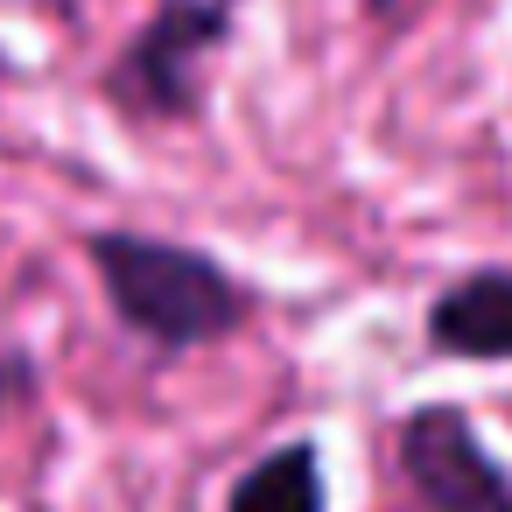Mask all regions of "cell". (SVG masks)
Returning a JSON list of instances; mask_svg holds the SVG:
<instances>
[{
  "mask_svg": "<svg viewBox=\"0 0 512 512\" xmlns=\"http://www.w3.org/2000/svg\"><path fill=\"white\" fill-rule=\"evenodd\" d=\"M400 477L428 512H512V470L456 400H428L393 428Z\"/></svg>",
  "mask_w": 512,
  "mask_h": 512,
  "instance_id": "3",
  "label": "cell"
},
{
  "mask_svg": "<svg viewBox=\"0 0 512 512\" xmlns=\"http://www.w3.org/2000/svg\"><path fill=\"white\" fill-rule=\"evenodd\" d=\"M225 512H330V484H323V449L309 435L274 442L260 463L239 470Z\"/></svg>",
  "mask_w": 512,
  "mask_h": 512,
  "instance_id": "5",
  "label": "cell"
},
{
  "mask_svg": "<svg viewBox=\"0 0 512 512\" xmlns=\"http://www.w3.org/2000/svg\"><path fill=\"white\" fill-rule=\"evenodd\" d=\"M400 8H407V0H365V15H379V22H393Z\"/></svg>",
  "mask_w": 512,
  "mask_h": 512,
  "instance_id": "6",
  "label": "cell"
},
{
  "mask_svg": "<svg viewBox=\"0 0 512 512\" xmlns=\"http://www.w3.org/2000/svg\"><path fill=\"white\" fill-rule=\"evenodd\" d=\"M428 351L463 365H512V267H470L428 302Z\"/></svg>",
  "mask_w": 512,
  "mask_h": 512,
  "instance_id": "4",
  "label": "cell"
},
{
  "mask_svg": "<svg viewBox=\"0 0 512 512\" xmlns=\"http://www.w3.org/2000/svg\"><path fill=\"white\" fill-rule=\"evenodd\" d=\"M85 260L113 302V316L155 344V351H204L232 337L253 316V295L239 288L232 267H218L197 246L155 239V232H92Z\"/></svg>",
  "mask_w": 512,
  "mask_h": 512,
  "instance_id": "1",
  "label": "cell"
},
{
  "mask_svg": "<svg viewBox=\"0 0 512 512\" xmlns=\"http://www.w3.org/2000/svg\"><path fill=\"white\" fill-rule=\"evenodd\" d=\"M232 43V0H162L106 71V99L127 120H197L204 71Z\"/></svg>",
  "mask_w": 512,
  "mask_h": 512,
  "instance_id": "2",
  "label": "cell"
}]
</instances>
